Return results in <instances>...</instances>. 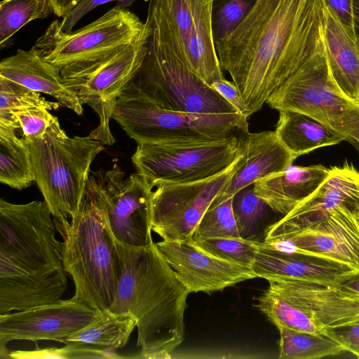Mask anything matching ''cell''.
<instances>
[{
  "mask_svg": "<svg viewBox=\"0 0 359 359\" xmlns=\"http://www.w3.org/2000/svg\"><path fill=\"white\" fill-rule=\"evenodd\" d=\"M262 243L281 252L359 268V208L336 214L290 235Z\"/></svg>",
  "mask_w": 359,
  "mask_h": 359,
  "instance_id": "obj_17",
  "label": "cell"
},
{
  "mask_svg": "<svg viewBox=\"0 0 359 359\" xmlns=\"http://www.w3.org/2000/svg\"><path fill=\"white\" fill-rule=\"evenodd\" d=\"M0 77L52 96L62 106L78 115L83 114L79 99L62 83L60 69L44 60L34 46L28 50L18 49L14 55L2 59Z\"/></svg>",
  "mask_w": 359,
  "mask_h": 359,
  "instance_id": "obj_22",
  "label": "cell"
},
{
  "mask_svg": "<svg viewBox=\"0 0 359 359\" xmlns=\"http://www.w3.org/2000/svg\"><path fill=\"white\" fill-rule=\"evenodd\" d=\"M149 34L148 27L147 34L132 44L103 57L60 69L64 85L76 95L82 105L90 106L97 113L99 123L90 135L103 144L115 142L109 122L118 99L144 61Z\"/></svg>",
  "mask_w": 359,
  "mask_h": 359,
  "instance_id": "obj_10",
  "label": "cell"
},
{
  "mask_svg": "<svg viewBox=\"0 0 359 359\" xmlns=\"http://www.w3.org/2000/svg\"><path fill=\"white\" fill-rule=\"evenodd\" d=\"M324 23L323 0H257L242 23L215 43L248 116L323 46Z\"/></svg>",
  "mask_w": 359,
  "mask_h": 359,
  "instance_id": "obj_1",
  "label": "cell"
},
{
  "mask_svg": "<svg viewBox=\"0 0 359 359\" xmlns=\"http://www.w3.org/2000/svg\"><path fill=\"white\" fill-rule=\"evenodd\" d=\"M149 29L144 61L123 93L145 97L168 110L211 114L238 113Z\"/></svg>",
  "mask_w": 359,
  "mask_h": 359,
  "instance_id": "obj_7",
  "label": "cell"
},
{
  "mask_svg": "<svg viewBox=\"0 0 359 359\" xmlns=\"http://www.w3.org/2000/svg\"><path fill=\"white\" fill-rule=\"evenodd\" d=\"M101 315L73 297L0 315V358H9L6 346L14 340H50L67 344L70 337L96 321Z\"/></svg>",
  "mask_w": 359,
  "mask_h": 359,
  "instance_id": "obj_14",
  "label": "cell"
},
{
  "mask_svg": "<svg viewBox=\"0 0 359 359\" xmlns=\"http://www.w3.org/2000/svg\"><path fill=\"white\" fill-rule=\"evenodd\" d=\"M257 0H212V29L215 43L229 36L245 19Z\"/></svg>",
  "mask_w": 359,
  "mask_h": 359,
  "instance_id": "obj_33",
  "label": "cell"
},
{
  "mask_svg": "<svg viewBox=\"0 0 359 359\" xmlns=\"http://www.w3.org/2000/svg\"><path fill=\"white\" fill-rule=\"evenodd\" d=\"M339 288L351 298L359 301V271L341 284Z\"/></svg>",
  "mask_w": 359,
  "mask_h": 359,
  "instance_id": "obj_42",
  "label": "cell"
},
{
  "mask_svg": "<svg viewBox=\"0 0 359 359\" xmlns=\"http://www.w3.org/2000/svg\"><path fill=\"white\" fill-rule=\"evenodd\" d=\"M252 270L270 281L297 280L339 287L359 268L329 259L276 250L259 243Z\"/></svg>",
  "mask_w": 359,
  "mask_h": 359,
  "instance_id": "obj_20",
  "label": "cell"
},
{
  "mask_svg": "<svg viewBox=\"0 0 359 359\" xmlns=\"http://www.w3.org/2000/svg\"><path fill=\"white\" fill-rule=\"evenodd\" d=\"M55 229L44 201L0 200V315L62 299L68 283Z\"/></svg>",
  "mask_w": 359,
  "mask_h": 359,
  "instance_id": "obj_2",
  "label": "cell"
},
{
  "mask_svg": "<svg viewBox=\"0 0 359 359\" xmlns=\"http://www.w3.org/2000/svg\"><path fill=\"white\" fill-rule=\"evenodd\" d=\"M26 142L35 182L54 222L71 219L83 196L91 163L103 150V144L90 135L67 136L56 116L43 137Z\"/></svg>",
  "mask_w": 359,
  "mask_h": 359,
  "instance_id": "obj_5",
  "label": "cell"
},
{
  "mask_svg": "<svg viewBox=\"0 0 359 359\" xmlns=\"http://www.w3.org/2000/svg\"><path fill=\"white\" fill-rule=\"evenodd\" d=\"M189 240L217 257L249 269H252L260 243L241 237H212Z\"/></svg>",
  "mask_w": 359,
  "mask_h": 359,
  "instance_id": "obj_31",
  "label": "cell"
},
{
  "mask_svg": "<svg viewBox=\"0 0 359 359\" xmlns=\"http://www.w3.org/2000/svg\"><path fill=\"white\" fill-rule=\"evenodd\" d=\"M81 0H50L53 13L57 17H64Z\"/></svg>",
  "mask_w": 359,
  "mask_h": 359,
  "instance_id": "obj_41",
  "label": "cell"
},
{
  "mask_svg": "<svg viewBox=\"0 0 359 359\" xmlns=\"http://www.w3.org/2000/svg\"><path fill=\"white\" fill-rule=\"evenodd\" d=\"M233 197L209 207L189 239L212 237H241L233 209Z\"/></svg>",
  "mask_w": 359,
  "mask_h": 359,
  "instance_id": "obj_32",
  "label": "cell"
},
{
  "mask_svg": "<svg viewBox=\"0 0 359 359\" xmlns=\"http://www.w3.org/2000/svg\"><path fill=\"white\" fill-rule=\"evenodd\" d=\"M156 245L190 292L219 291L257 278L252 269L217 257L189 239L163 240Z\"/></svg>",
  "mask_w": 359,
  "mask_h": 359,
  "instance_id": "obj_18",
  "label": "cell"
},
{
  "mask_svg": "<svg viewBox=\"0 0 359 359\" xmlns=\"http://www.w3.org/2000/svg\"><path fill=\"white\" fill-rule=\"evenodd\" d=\"M245 138L137 144L131 160L152 188L195 182L228 169L242 154Z\"/></svg>",
  "mask_w": 359,
  "mask_h": 359,
  "instance_id": "obj_11",
  "label": "cell"
},
{
  "mask_svg": "<svg viewBox=\"0 0 359 359\" xmlns=\"http://www.w3.org/2000/svg\"><path fill=\"white\" fill-rule=\"evenodd\" d=\"M136 327V320L126 314L103 312L94 323L76 332L67 344L80 343L104 348H122L128 343Z\"/></svg>",
  "mask_w": 359,
  "mask_h": 359,
  "instance_id": "obj_26",
  "label": "cell"
},
{
  "mask_svg": "<svg viewBox=\"0 0 359 359\" xmlns=\"http://www.w3.org/2000/svg\"><path fill=\"white\" fill-rule=\"evenodd\" d=\"M121 273L109 311L136 320L137 358H167L184 339L189 290L153 241L133 247L117 241Z\"/></svg>",
  "mask_w": 359,
  "mask_h": 359,
  "instance_id": "obj_3",
  "label": "cell"
},
{
  "mask_svg": "<svg viewBox=\"0 0 359 359\" xmlns=\"http://www.w3.org/2000/svg\"><path fill=\"white\" fill-rule=\"evenodd\" d=\"M323 40L334 81L344 95L359 102V46L325 6Z\"/></svg>",
  "mask_w": 359,
  "mask_h": 359,
  "instance_id": "obj_24",
  "label": "cell"
},
{
  "mask_svg": "<svg viewBox=\"0 0 359 359\" xmlns=\"http://www.w3.org/2000/svg\"><path fill=\"white\" fill-rule=\"evenodd\" d=\"M330 172V168L321 164L291 165L280 172L256 181L254 190L273 212L285 215L315 192L328 177Z\"/></svg>",
  "mask_w": 359,
  "mask_h": 359,
  "instance_id": "obj_23",
  "label": "cell"
},
{
  "mask_svg": "<svg viewBox=\"0 0 359 359\" xmlns=\"http://www.w3.org/2000/svg\"><path fill=\"white\" fill-rule=\"evenodd\" d=\"M35 182L30 151L24 138L0 136V182L22 190Z\"/></svg>",
  "mask_w": 359,
  "mask_h": 359,
  "instance_id": "obj_27",
  "label": "cell"
},
{
  "mask_svg": "<svg viewBox=\"0 0 359 359\" xmlns=\"http://www.w3.org/2000/svg\"><path fill=\"white\" fill-rule=\"evenodd\" d=\"M233 209L241 237L252 241H255V238L262 231L269 211L273 210L255 194L253 184L241 189L233 196Z\"/></svg>",
  "mask_w": 359,
  "mask_h": 359,
  "instance_id": "obj_30",
  "label": "cell"
},
{
  "mask_svg": "<svg viewBox=\"0 0 359 359\" xmlns=\"http://www.w3.org/2000/svg\"><path fill=\"white\" fill-rule=\"evenodd\" d=\"M22 131V137L31 141L43 137L55 117L50 110L42 107L21 109L13 112Z\"/></svg>",
  "mask_w": 359,
  "mask_h": 359,
  "instance_id": "obj_35",
  "label": "cell"
},
{
  "mask_svg": "<svg viewBox=\"0 0 359 359\" xmlns=\"http://www.w3.org/2000/svg\"><path fill=\"white\" fill-rule=\"evenodd\" d=\"M210 86L233 106L238 113L248 116L245 105L242 100L238 89L233 81L223 79L214 82Z\"/></svg>",
  "mask_w": 359,
  "mask_h": 359,
  "instance_id": "obj_39",
  "label": "cell"
},
{
  "mask_svg": "<svg viewBox=\"0 0 359 359\" xmlns=\"http://www.w3.org/2000/svg\"><path fill=\"white\" fill-rule=\"evenodd\" d=\"M54 20L33 46L41 56L59 69L103 57L132 44L148 32V27L126 8H111L93 22L69 33Z\"/></svg>",
  "mask_w": 359,
  "mask_h": 359,
  "instance_id": "obj_12",
  "label": "cell"
},
{
  "mask_svg": "<svg viewBox=\"0 0 359 359\" xmlns=\"http://www.w3.org/2000/svg\"><path fill=\"white\" fill-rule=\"evenodd\" d=\"M266 103L278 111L290 109L311 116L359 151V102L344 95L334 81L324 44Z\"/></svg>",
  "mask_w": 359,
  "mask_h": 359,
  "instance_id": "obj_8",
  "label": "cell"
},
{
  "mask_svg": "<svg viewBox=\"0 0 359 359\" xmlns=\"http://www.w3.org/2000/svg\"><path fill=\"white\" fill-rule=\"evenodd\" d=\"M60 106L58 102H50L39 93L0 77V114L12 115L15 111L36 107L51 111Z\"/></svg>",
  "mask_w": 359,
  "mask_h": 359,
  "instance_id": "obj_34",
  "label": "cell"
},
{
  "mask_svg": "<svg viewBox=\"0 0 359 359\" xmlns=\"http://www.w3.org/2000/svg\"><path fill=\"white\" fill-rule=\"evenodd\" d=\"M212 0H149L145 22L209 86L224 79L212 34Z\"/></svg>",
  "mask_w": 359,
  "mask_h": 359,
  "instance_id": "obj_9",
  "label": "cell"
},
{
  "mask_svg": "<svg viewBox=\"0 0 359 359\" xmlns=\"http://www.w3.org/2000/svg\"><path fill=\"white\" fill-rule=\"evenodd\" d=\"M355 325H359V320L355 323Z\"/></svg>",
  "mask_w": 359,
  "mask_h": 359,
  "instance_id": "obj_44",
  "label": "cell"
},
{
  "mask_svg": "<svg viewBox=\"0 0 359 359\" xmlns=\"http://www.w3.org/2000/svg\"><path fill=\"white\" fill-rule=\"evenodd\" d=\"M353 13L355 39L359 46V0H353Z\"/></svg>",
  "mask_w": 359,
  "mask_h": 359,
  "instance_id": "obj_43",
  "label": "cell"
},
{
  "mask_svg": "<svg viewBox=\"0 0 359 359\" xmlns=\"http://www.w3.org/2000/svg\"><path fill=\"white\" fill-rule=\"evenodd\" d=\"M9 358H73L69 344L63 348H39L34 351H9Z\"/></svg>",
  "mask_w": 359,
  "mask_h": 359,
  "instance_id": "obj_40",
  "label": "cell"
},
{
  "mask_svg": "<svg viewBox=\"0 0 359 359\" xmlns=\"http://www.w3.org/2000/svg\"><path fill=\"white\" fill-rule=\"evenodd\" d=\"M136 0H81L69 13L62 17L60 22L61 29L67 33L72 31L74 27L85 15L96 7L111 2L117 3L114 8L117 9L126 8Z\"/></svg>",
  "mask_w": 359,
  "mask_h": 359,
  "instance_id": "obj_36",
  "label": "cell"
},
{
  "mask_svg": "<svg viewBox=\"0 0 359 359\" xmlns=\"http://www.w3.org/2000/svg\"><path fill=\"white\" fill-rule=\"evenodd\" d=\"M63 238V266L79 302L100 313L114 299L121 269L106 201L97 175H89L79 208L70 221L54 222Z\"/></svg>",
  "mask_w": 359,
  "mask_h": 359,
  "instance_id": "obj_4",
  "label": "cell"
},
{
  "mask_svg": "<svg viewBox=\"0 0 359 359\" xmlns=\"http://www.w3.org/2000/svg\"><path fill=\"white\" fill-rule=\"evenodd\" d=\"M278 111L275 131L295 158L344 140L338 133L309 115L290 109Z\"/></svg>",
  "mask_w": 359,
  "mask_h": 359,
  "instance_id": "obj_25",
  "label": "cell"
},
{
  "mask_svg": "<svg viewBox=\"0 0 359 359\" xmlns=\"http://www.w3.org/2000/svg\"><path fill=\"white\" fill-rule=\"evenodd\" d=\"M280 359H319L346 352L338 341L325 336L279 326Z\"/></svg>",
  "mask_w": 359,
  "mask_h": 359,
  "instance_id": "obj_28",
  "label": "cell"
},
{
  "mask_svg": "<svg viewBox=\"0 0 359 359\" xmlns=\"http://www.w3.org/2000/svg\"><path fill=\"white\" fill-rule=\"evenodd\" d=\"M243 155L242 164L210 207L233 197L239 191L260 179L284 170L296 159L275 130L250 133L244 141Z\"/></svg>",
  "mask_w": 359,
  "mask_h": 359,
  "instance_id": "obj_21",
  "label": "cell"
},
{
  "mask_svg": "<svg viewBox=\"0 0 359 359\" xmlns=\"http://www.w3.org/2000/svg\"><path fill=\"white\" fill-rule=\"evenodd\" d=\"M269 283L270 290L299 309L323 335L359 320V301L339 287L297 280Z\"/></svg>",
  "mask_w": 359,
  "mask_h": 359,
  "instance_id": "obj_19",
  "label": "cell"
},
{
  "mask_svg": "<svg viewBox=\"0 0 359 359\" xmlns=\"http://www.w3.org/2000/svg\"><path fill=\"white\" fill-rule=\"evenodd\" d=\"M359 208V171L348 161L330 168L319 188L290 212L270 224L263 242L297 232L336 214Z\"/></svg>",
  "mask_w": 359,
  "mask_h": 359,
  "instance_id": "obj_16",
  "label": "cell"
},
{
  "mask_svg": "<svg viewBox=\"0 0 359 359\" xmlns=\"http://www.w3.org/2000/svg\"><path fill=\"white\" fill-rule=\"evenodd\" d=\"M137 144L211 142L245 138L248 116L240 114H197L163 109L145 97L122 93L113 114Z\"/></svg>",
  "mask_w": 359,
  "mask_h": 359,
  "instance_id": "obj_6",
  "label": "cell"
},
{
  "mask_svg": "<svg viewBox=\"0 0 359 359\" xmlns=\"http://www.w3.org/2000/svg\"><path fill=\"white\" fill-rule=\"evenodd\" d=\"M243 161V154L225 171L206 180L156 187L151 197V229L164 241L189 239L214 199Z\"/></svg>",
  "mask_w": 359,
  "mask_h": 359,
  "instance_id": "obj_13",
  "label": "cell"
},
{
  "mask_svg": "<svg viewBox=\"0 0 359 359\" xmlns=\"http://www.w3.org/2000/svg\"><path fill=\"white\" fill-rule=\"evenodd\" d=\"M326 336L344 346L349 352L359 358V325H354L329 330Z\"/></svg>",
  "mask_w": 359,
  "mask_h": 359,
  "instance_id": "obj_37",
  "label": "cell"
},
{
  "mask_svg": "<svg viewBox=\"0 0 359 359\" xmlns=\"http://www.w3.org/2000/svg\"><path fill=\"white\" fill-rule=\"evenodd\" d=\"M325 6L355 39L353 29V0H323Z\"/></svg>",
  "mask_w": 359,
  "mask_h": 359,
  "instance_id": "obj_38",
  "label": "cell"
},
{
  "mask_svg": "<svg viewBox=\"0 0 359 359\" xmlns=\"http://www.w3.org/2000/svg\"><path fill=\"white\" fill-rule=\"evenodd\" d=\"M97 175L116 240L133 247L151 243L153 188L138 172L126 176L117 165Z\"/></svg>",
  "mask_w": 359,
  "mask_h": 359,
  "instance_id": "obj_15",
  "label": "cell"
},
{
  "mask_svg": "<svg viewBox=\"0 0 359 359\" xmlns=\"http://www.w3.org/2000/svg\"><path fill=\"white\" fill-rule=\"evenodd\" d=\"M53 13L50 0H2L0 3V46L28 22Z\"/></svg>",
  "mask_w": 359,
  "mask_h": 359,
  "instance_id": "obj_29",
  "label": "cell"
}]
</instances>
